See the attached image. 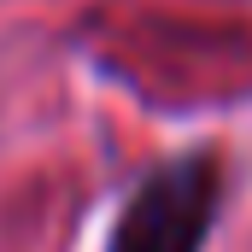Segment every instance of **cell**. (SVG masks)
Masks as SVG:
<instances>
[{
	"mask_svg": "<svg viewBox=\"0 0 252 252\" xmlns=\"http://www.w3.org/2000/svg\"><path fill=\"white\" fill-rule=\"evenodd\" d=\"M229 199V170L217 147H182L141 170L124 193L106 252H205Z\"/></svg>",
	"mask_w": 252,
	"mask_h": 252,
	"instance_id": "cell-1",
	"label": "cell"
}]
</instances>
